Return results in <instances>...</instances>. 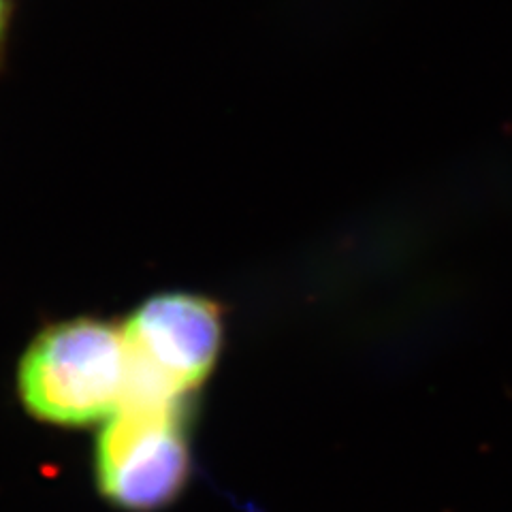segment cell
Instances as JSON below:
<instances>
[{"mask_svg":"<svg viewBox=\"0 0 512 512\" xmlns=\"http://www.w3.org/2000/svg\"><path fill=\"white\" fill-rule=\"evenodd\" d=\"M131 387V352L120 327L71 320L45 329L18 370L22 404L60 427L105 423Z\"/></svg>","mask_w":512,"mask_h":512,"instance_id":"1","label":"cell"},{"mask_svg":"<svg viewBox=\"0 0 512 512\" xmlns=\"http://www.w3.org/2000/svg\"><path fill=\"white\" fill-rule=\"evenodd\" d=\"M94 470L105 500L122 510L169 506L190 476L186 399L128 391L103 423Z\"/></svg>","mask_w":512,"mask_h":512,"instance_id":"2","label":"cell"},{"mask_svg":"<svg viewBox=\"0 0 512 512\" xmlns=\"http://www.w3.org/2000/svg\"><path fill=\"white\" fill-rule=\"evenodd\" d=\"M122 331L131 352L128 391L188 399L220 355V312L195 295H158Z\"/></svg>","mask_w":512,"mask_h":512,"instance_id":"3","label":"cell"},{"mask_svg":"<svg viewBox=\"0 0 512 512\" xmlns=\"http://www.w3.org/2000/svg\"><path fill=\"white\" fill-rule=\"evenodd\" d=\"M7 22H9V0H0V56H3V50H5Z\"/></svg>","mask_w":512,"mask_h":512,"instance_id":"4","label":"cell"}]
</instances>
